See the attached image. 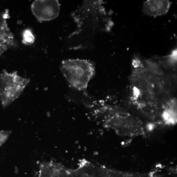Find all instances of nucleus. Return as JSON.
<instances>
[{"label": "nucleus", "instance_id": "7ed1b4c3", "mask_svg": "<svg viewBox=\"0 0 177 177\" xmlns=\"http://www.w3.org/2000/svg\"><path fill=\"white\" fill-rule=\"evenodd\" d=\"M30 80L19 75L17 71L9 72L4 70L0 73V100L6 108L18 98Z\"/></svg>", "mask_w": 177, "mask_h": 177}, {"label": "nucleus", "instance_id": "f257e3e1", "mask_svg": "<svg viewBox=\"0 0 177 177\" xmlns=\"http://www.w3.org/2000/svg\"><path fill=\"white\" fill-rule=\"evenodd\" d=\"M103 1H85L72 14L77 24L76 31L71 37L89 34L91 36L100 30H110L113 23L106 17Z\"/></svg>", "mask_w": 177, "mask_h": 177}, {"label": "nucleus", "instance_id": "423d86ee", "mask_svg": "<svg viewBox=\"0 0 177 177\" xmlns=\"http://www.w3.org/2000/svg\"><path fill=\"white\" fill-rule=\"evenodd\" d=\"M22 42L25 45H30L34 42L35 37L30 30H25L22 34Z\"/></svg>", "mask_w": 177, "mask_h": 177}, {"label": "nucleus", "instance_id": "20e7f679", "mask_svg": "<svg viewBox=\"0 0 177 177\" xmlns=\"http://www.w3.org/2000/svg\"><path fill=\"white\" fill-rule=\"evenodd\" d=\"M33 14L40 22L55 19L59 15L60 5L57 0H36L31 5Z\"/></svg>", "mask_w": 177, "mask_h": 177}, {"label": "nucleus", "instance_id": "f03ea898", "mask_svg": "<svg viewBox=\"0 0 177 177\" xmlns=\"http://www.w3.org/2000/svg\"><path fill=\"white\" fill-rule=\"evenodd\" d=\"M63 75L69 85L79 91L86 89L95 73L93 62L83 59L63 60L60 66Z\"/></svg>", "mask_w": 177, "mask_h": 177}, {"label": "nucleus", "instance_id": "0eeeda50", "mask_svg": "<svg viewBox=\"0 0 177 177\" xmlns=\"http://www.w3.org/2000/svg\"><path fill=\"white\" fill-rule=\"evenodd\" d=\"M12 133L11 130L0 131V147L7 140Z\"/></svg>", "mask_w": 177, "mask_h": 177}, {"label": "nucleus", "instance_id": "39448f33", "mask_svg": "<svg viewBox=\"0 0 177 177\" xmlns=\"http://www.w3.org/2000/svg\"><path fill=\"white\" fill-rule=\"evenodd\" d=\"M171 4L168 0H148L143 5L142 11L151 16H162L168 13Z\"/></svg>", "mask_w": 177, "mask_h": 177}]
</instances>
